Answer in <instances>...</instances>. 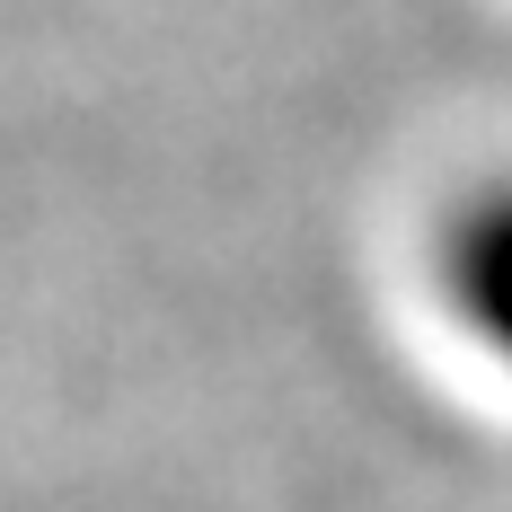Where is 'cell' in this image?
<instances>
[{
  "mask_svg": "<svg viewBox=\"0 0 512 512\" xmlns=\"http://www.w3.org/2000/svg\"><path fill=\"white\" fill-rule=\"evenodd\" d=\"M442 274H451L460 318L512 362V186H495V195H477V204L460 212Z\"/></svg>",
  "mask_w": 512,
  "mask_h": 512,
  "instance_id": "obj_1",
  "label": "cell"
}]
</instances>
